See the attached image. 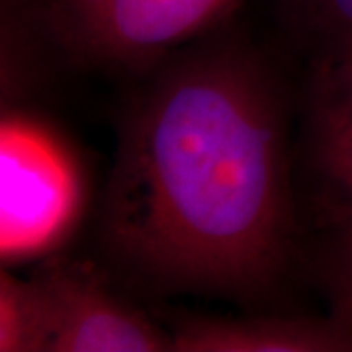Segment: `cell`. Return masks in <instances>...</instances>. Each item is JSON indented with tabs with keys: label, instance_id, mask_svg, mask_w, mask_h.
Here are the masks:
<instances>
[{
	"label": "cell",
	"instance_id": "6da1fadb",
	"mask_svg": "<svg viewBox=\"0 0 352 352\" xmlns=\"http://www.w3.org/2000/svg\"><path fill=\"white\" fill-rule=\"evenodd\" d=\"M102 237L155 288L258 296L294 241L288 106L256 51L221 41L176 57L127 108Z\"/></svg>",
	"mask_w": 352,
	"mask_h": 352
},
{
	"label": "cell",
	"instance_id": "7a4b0ae2",
	"mask_svg": "<svg viewBox=\"0 0 352 352\" xmlns=\"http://www.w3.org/2000/svg\"><path fill=\"white\" fill-rule=\"evenodd\" d=\"M76 63L145 69L247 0H6Z\"/></svg>",
	"mask_w": 352,
	"mask_h": 352
},
{
	"label": "cell",
	"instance_id": "3957f363",
	"mask_svg": "<svg viewBox=\"0 0 352 352\" xmlns=\"http://www.w3.org/2000/svg\"><path fill=\"white\" fill-rule=\"evenodd\" d=\"M45 307L43 352H173L170 331L113 296L75 264L36 274Z\"/></svg>",
	"mask_w": 352,
	"mask_h": 352
},
{
	"label": "cell",
	"instance_id": "277c9868",
	"mask_svg": "<svg viewBox=\"0 0 352 352\" xmlns=\"http://www.w3.org/2000/svg\"><path fill=\"white\" fill-rule=\"evenodd\" d=\"M302 129L309 196L319 223H352V53L314 55Z\"/></svg>",
	"mask_w": 352,
	"mask_h": 352
},
{
	"label": "cell",
	"instance_id": "5b68a950",
	"mask_svg": "<svg viewBox=\"0 0 352 352\" xmlns=\"http://www.w3.org/2000/svg\"><path fill=\"white\" fill-rule=\"evenodd\" d=\"M73 206L71 168L39 129L2 126V251L30 252L51 239Z\"/></svg>",
	"mask_w": 352,
	"mask_h": 352
},
{
	"label": "cell",
	"instance_id": "8992f818",
	"mask_svg": "<svg viewBox=\"0 0 352 352\" xmlns=\"http://www.w3.org/2000/svg\"><path fill=\"white\" fill-rule=\"evenodd\" d=\"M173 352H352V323L329 317H182Z\"/></svg>",
	"mask_w": 352,
	"mask_h": 352
},
{
	"label": "cell",
	"instance_id": "52a82bcc",
	"mask_svg": "<svg viewBox=\"0 0 352 352\" xmlns=\"http://www.w3.org/2000/svg\"><path fill=\"white\" fill-rule=\"evenodd\" d=\"M0 351H45V307L34 276L0 272Z\"/></svg>",
	"mask_w": 352,
	"mask_h": 352
},
{
	"label": "cell",
	"instance_id": "ba28073f",
	"mask_svg": "<svg viewBox=\"0 0 352 352\" xmlns=\"http://www.w3.org/2000/svg\"><path fill=\"white\" fill-rule=\"evenodd\" d=\"M282 6L315 55L352 53V0H282Z\"/></svg>",
	"mask_w": 352,
	"mask_h": 352
},
{
	"label": "cell",
	"instance_id": "9c48e42d",
	"mask_svg": "<svg viewBox=\"0 0 352 352\" xmlns=\"http://www.w3.org/2000/svg\"><path fill=\"white\" fill-rule=\"evenodd\" d=\"M325 233L319 278L333 314L352 323V223L325 227Z\"/></svg>",
	"mask_w": 352,
	"mask_h": 352
}]
</instances>
